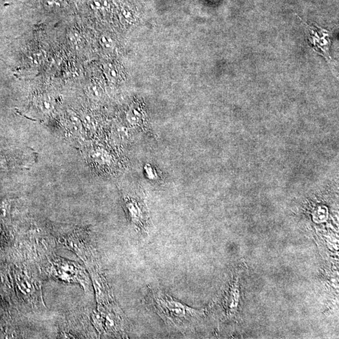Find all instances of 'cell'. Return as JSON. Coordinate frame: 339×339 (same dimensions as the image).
Masks as SVG:
<instances>
[{
	"label": "cell",
	"mask_w": 339,
	"mask_h": 339,
	"mask_svg": "<svg viewBox=\"0 0 339 339\" xmlns=\"http://www.w3.org/2000/svg\"><path fill=\"white\" fill-rule=\"evenodd\" d=\"M145 304L169 327L186 334L204 315V311L192 308L161 290L148 288Z\"/></svg>",
	"instance_id": "cell-1"
},
{
	"label": "cell",
	"mask_w": 339,
	"mask_h": 339,
	"mask_svg": "<svg viewBox=\"0 0 339 339\" xmlns=\"http://www.w3.org/2000/svg\"><path fill=\"white\" fill-rule=\"evenodd\" d=\"M123 206L130 226L136 234L148 236L151 221L148 206L144 198L136 194L125 193Z\"/></svg>",
	"instance_id": "cell-2"
},
{
	"label": "cell",
	"mask_w": 339,
	"mask_h": 339,
	"mask_svg": "<svg viewBox=\"0 0 339 339\" xmlns=\"http://www.w3.org/2000/svg\"><path fill=\"white\" fill-rule=\"evenodd\" d=\"M50 274L67 282L79 283L85 290L89 289V280L86 273L81 266L73 262L57 258L51 264Z\"/></svg>",
	"instance_id": "cell-3"
},
{
	"label": "cell",
	"mask_w": 339,
	"mask_h": 339,
	"mask_svg": "<svg viewBox=\"0 0 339 339\" xmlns=\"http://www.w3.org/2000/svg\"><path fill=\"white\" fill-rule=\"evenodd\" d=\"M304 23L307 27L309 34V40H310V44L312 45L313 48L316 49L318 52H321V54L324 57H328V59H330L328 52V46H329L330 42V40L328 39V36H329L328 33L329 32H328L325 30L310 27L307 23L305 22Z\"/></svg>",
	"instance_id": "cell-4"
},
{
	"label": "cell",
	"mask_w": 339,
	"mask_h": 339,
	"mask_svg": "<svg viewBox=\"0 0 339 339\" xmlns=\"http://www.w3.org/2000/svg\"><path fill=\"white\" fill-rule=\"evenodd\" d=\"M35 102L38 110L45 114H48L54 110V102L48 96H40L36 99Z\"/></svg>",
	"instance_id": "cell-5"
},
{
	"label": "cell",
	"mask_w": 339,
	"mask_h": 339,
	"mask_svg": "<svg viewBox=\"0 0 339 339\" xmlns=\"http://www.w3.org/2000/svg\"><path fill=\"white\" fill-rule=\"evenodd\" d=\"M11 203L8 199H4L0 201V219L6 218L10 214Z\"/></svg>",
	"instance_id": "cell-6"
},
{
	"label": "cell",
	"mask_w": 339,
	"mask_h": 339,
	"mask_svg": "<svg viewBox=\"0 0 339 339\" xmlns=\"http://www.w3.org/2000/svg\"><path fill=\"white\" fill-rule=\"evenodd\" d=\"M100 42H101L102 47L106 49L112 48L114 43V40L108 35H102L100 39Z\"/></svg>",
	"instance_id": "cell-7"
},
{
	"label": "cell",
	"mask_w": 339,
	"mask_h": 339,
	"mask_svg": "<svg viewBox=\"0 0 339 339\" xmlns=\"http://www.w3.org/2000/svg\"><path fill=\"white\" fill-rule=\"evenodd\" d=\"M89 95L93 97L99 98L101 97V91L100 89L95 85H91L87 87Z\"/></svg>",
	"instance_id": "cell-8"
},
{
	"label": "cell",
	"mask_w": 339,
	"mask_h": 339,
	"mask_svg": "<svg viewBox=\"0 0 339 339\" xmlns=\"http://www.w3.org/2000/svg\"><path fill=\"white\" fill-rule=\"evenodd\" d=\"M145 171L146 176L148 177V178L150 180H154L157 178V174L156 171L154 170L150 165H146L145 167Z\"/></svg>",
	"instance_id": "cell-9"
},
{
	"label": "cell",
	"mask_w": 339,
	"mask_h": 339,
	"mask_svg": "<svg viewBox=\"0 0 339 339\" xmlns=\"http://www.w3.org/2000/svg\"><path fill=\"white\" fill-rule=\"evenodd\" d=\"M8 163L7 160L5 157H0V171L8 169Z\"/></svg>",
	"instance_id": "cell-10"
},
{
	"label": "cell",
	"mask_w": 339,
	"mask_h": 339,
	"mask_svg": "<svg viewBox=\"0 0 339 339\" xmlns=\"http://www.w3.org/2000/svg\"><path fill=\"white\" fill-rule=\"evenodd\" d=\"M108 74L109 76L112 78L113 79H116L118 78V72H117L116 69H114L112 65H108Z\"/></svg>",
	"instance_id": "cell-11"
}]
</instances>
